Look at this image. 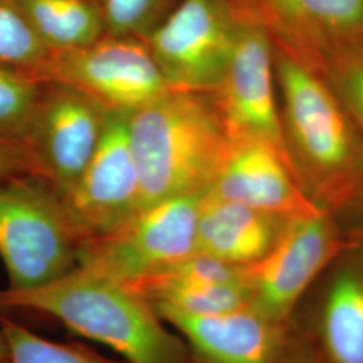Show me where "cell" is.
Returning <instances> with one entry per match:
<instances>
[{"label":"cell","instance_id":"23","mask_svg":"<svg viewBox=\"0 0 363 363\" xmlns=\"http://www.w3.org/2000/svg\"><path fill=\"white\" fill-rule=\"evenodd\" d=\"M25 174L34 171L23 143L0 138V181Z\"/></svg>","mask_w":363,"mask_h":363},{"label":"cell","instance_id":"15","mask_svg":"<svg viewBox=\"0 0 363 363\" xmlns=\"http://www.w3.org/2000/svg\"><path fill=\"white\" fill-rule=\"evenodd\" d=\"M208 194L286 218L322 211L300 189L283 155L271 144L230 136Z\"/></svg>","mask_w":363,"mask_h":363},{"label":"cell","instance_id":"25","mask_svg":"<svg viewBox=\"0 0 363 363\" xmlns=\"http://www.w3.org/2000/svg\"><path fill=\"white\" fill-rule=\"evenodd\" d=\"M335 220L346 237H363V191Z\"/></svg>","mask_w":363,"mask_h":363},{"label":"cell","instance_id":"21","mask_svg":"<svg viewBox=\"0 0 363 363\" xmlns=\"http://www.w3.org/2000/svg\"><path fill=\"white\" fill-rule=\"evenodd\" d=\"M43 82L21 70L0 66V138L21 142L38 104Z\"/></svg>","mask_w":363,"mask_h":363},{"label":"cell","instance_id":"13","mask_svg":"<svg viewBox=\"0 0 363 363\" xmlns=\"http://www.w3.org/2000/svg\"><path fill=\"white\" fill-rule=\"evenodd\" d=\"M238 19L313 67L325 52L363 37V0H229Z\"/></svg>","mask_w":363,"mask_h":363},{"label":"cell","instance_id":"2","mask_svg":"<svg viewBox=\"0 0 363 363\" xmlns=\"http://www.w3.org/2000/svg\"><path fill=\"white\" fill-rule=\"evenodd\" d=\"M34 312L105 345L125 363H194L186 342L130 286L76 268L43 286L0 288V316Z\"/></svg>","mask_w":363,"mask_h":363},{"label":"cell","instance_id":"24","mask_svg":"<svg viewBox=\"0 0 363 363\" xmlns=\"http://www.w3.org/2000/svg\"><path fill=\"white\" fill-rule=\"evenodd\" d=\"M280 363H330L307 339L291 328V337Z\"/></svg>","mask_w":363,"mask_h":363},{"label":"cell","instance_id":"26","mask_svg":"<svg viewBox=\"0 0 363 363\" xmlns=\"http://www.w3.org/2000/svg\"><path fill=\"white\" fill-rule=\"evenodd\" d=\"M7 357H9V346H7L6 337L0 330V363L7 362Z\"/></svg>","mask_w":363,"mask_h":363},{"label":"cell","instance_id":"5","mask_svg":"<svg viewBox=\"0 0 363 363\" xmlns=\"http://www.w3.org/2000/svg\"><path fill=\"white\" fill-rule=\"evenodd\" d=\"M206 193L144 208L116 230L85 241L78 268L132 284L196 252V223Z\"/></svg>","mask_w":363,"mask_h":363},{"label":"cell","instance_id":"8","mask_svg":"<svg viewBox=\"0 0 363 363\" xmlns=\"http://www.w3.org/2000/svg\"><path fill=\"white\" fill-rule=\"evenodd\" d=\"M346 242L337 220L325 211L291 218L272 250L247 267L252 306L291 323L300 301Z\"/></svg>","mask_w":363,"mask_h":363},{"label":"cell","instance_id":"18","mask_svg":"<svg viewBox=\"0 0 363 363\" xmlns=\"http://www.w3.org/2000/svg\"><path fill=\"white\" fill-rule=\"evenodd\" d=\"M363 132V37L325 52L313 67Z\"/></svg>","mask_w":363,"mask_h":363},{"label":"cell","instance_id":"12","mask_svg":"<svg viewBox=\"0 0 363 363\" xmlns=\"http://www.w3.org/2000/svg\"><path fill=\"white\" fill-rule=\"evenodd\" d=\"M276 91L272 39L264 28L238 19L230 64L211 91L214 101L229 136L271 144L289 164Z\"/></svg>","mask_w":363,"mask_h":363},{"label":"cell","instance_id":"19","mask_svg":"<svg viewBox=\"0 0 363 363\" xmlns=\"http://www.w3.org/2000/svg\"><path fill=\"white\" fill-rule=\"evenodd\" d=\"M0 330L9 346L6 363H117L84 345L39 337L10 316H0Z\"/></svg>","mask_w":363,"mask_h":363},{"label":"cell","instance_id":"14","mask_svg":"<svg viewBox=\"0 0 363 363\" xmlns=\"http://www.w3.org/2000/svg\"><path fill=\"white\" fill-rule=\"evenodd\" d=\"M154 308L181 334L194 363H280L291 337V323L253 306L216 315H191L166 306Z\"/></svg>","mask_w":363,"mask_h":363},{"label":"cell","instance_id":"20","mask_svg":"<svg viewBox=\"0 0 363 363\" xmlns=\"http://www.w3.org/2000/svg\"><path fill=\"white\" fill-rule=\"evenodd\" d=\"M50 54L21 7L0 0V66L34 76Z\"/></svg>","mask_w":363,"mask_h":363},{"label":"cell","instance_id":"9","mask_svg":"<svg viewBox=\"0 0 363 363\" xmlns=\"http://www.w3.org/2000/svg\"><path fill=\"white\" fill-rule=\"evenodd\" d=\"M108 109L85 93L43 82L38 104L22 140L34 175L58 196L77 181L103 136Z\"/></svg>","mask_w":363,"mask_h":363},{"label":"cell","instance_id":"16","mask_svg":"<svg viewBox=\"0 0 363 363\" xmlns=\"http://www.w3.org/2000/svg\"><path fill=\"white\" fill-rule=\"evenodd\" d=\"M289 220L206 193L198 214L196 252L247 268L272 250Z\"/></svg>","mask_w":363,"mask_h":363},{"label":"cell","instance_id":"6","mask_svg":"<svg viewBox=\"0 0 363 363\" xmlns=\"http://www.w3.org/2000/svg\"><path fill=\"white\" fill-rule=\"evenodd\" d=\"M237 30L229 0H181L143 40L171 89L213 91L230 64Z\"/></svg>","mask_w":363,"mask_h":363},{"label":"cell","instance_id":"22","mask_svg":"<svg viewBox=\"0 0 363 363\" xmlns=\"http://www.w3.org/2000/svg\"><path fill=\"white\" fill-rule=\"evenodd\" d=\"M172 0H106L105 23L108 35L143 39L167 13Z\"/></svg>","mask_w":363,"mask_h":363},{"label":"cell","instance_id":"3","mask_svg":"<svg viewBox=\"0 0 363 363\" xmlns=\"http://www.w3.org/2000/svg\"><path fill=\"white\" fill-rule=\"evenodd\" d=\"M128 130L140 211L172 198L208 193L230 142L211 91H166L130 112Z\"/></svg>","mask_w":363,"mask_h":363},{"label":"cell","instance_id":"17","mask_svg":"<svg viewBox=\"0 0 363 363\" xmlns=\"http://www.w3.org/2000/svg\"><path fill=\"white\" fill-rule=\"evenodd\" d=\"M31 26L52 52H64L103 38L104 11L89 0H18Z\"/></svg>","mask_w":363,"mask_h":363},{"label":"cell","instance_id":"10","mask_svg":"<svg viewBox=\"0 0 363 363\" xmlns=\"http://www.w3.org/2000/svg\"><path fill=\"white\" fill-rule=\"evenodd\" d=\"M128 123L130 112L108 111L103 136L89 163L60 196L82 244L116 230L140 211Z\"/></svg>","mask_w":363,"mask_h":363},{"label":"cell","instance_id":"4","mask_svg":"<svg viewBox=\"0 0 363 363\" xmlns=\"http://www.w3.org/2000/svg\"><path fill=\"white\" fill-rule=\"evenodd\" d=\"M81 247L48 182L33 174L0 181V257L10 288L43 286L72 272Z\"/></svg>","mask_w":363,"mask_h":363},{"label":"cell","instance_id":"7","mask_svg":"<svg viewBox=\"0 0 363 363\" xmlns=\"http://www.w3.org/2000/svg\"><path fill=\"white\" fill-rule=\"evenodd\" d=\"M34 77L72 86L108 111L132 112L171 91L143 39L108 35L52 52Z\"/></svg>","mask_w":363,"mask_h":363},{"label":"cell","instance_id":"1","mask_svg":"<svg viewBox=\"0 0 363 363\" xmlns=\"http://www.w3.org/2000/svg\"><path fill=\"white\" fill-rule=\"evenodd\" d=\"M273 62L292 174L335 218L363 191V132L318 70L274 43Z\"/></svg>","mask_w":363,"mask_h":363},{"label":"cell","instance_id":"11","mask_svg":"<svg viewBox=\"0 0 363 363\" xmlns=\"http://www.w3.org/2000/svg\"><path fill=\"white\" fill-rule=\"evenodd\" d=\"M330 363H363V237L347 242L291 319Z\"/></svg>","mask_w":363,"mask_h":363}]
</instances>
